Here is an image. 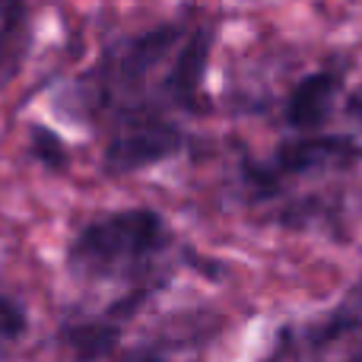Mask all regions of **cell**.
Here are the masks:
<instances>
[{"mask_svg":"<svg viewBox=\"0 0 362 362\" xmlns=\"http://www.w3.org/2000/svg\"><path fill=\"white\" fill-rule=\"evenodd\" d=\"M172 229L150 206L115 210L89 219L67 245V267L80 280H146L165 248Z\"/></svg>","mask_w":362,"mask_h":362,"instance_id":"1","label":"cell"},{"mask_svg":"<svg viewBox=\"0 0 362 362\" xmlns=\"http://www.w3.org/2000/svg\"><path fill=\"white\" fill-rule=\"evenodd\" d=\"M181 38H185L181 23H159L153 29H144L137 35L108 45L99 54V61L76 83L83 105L99 115H108L112 124L127 115L156 112L140 95L146 89V80L156 74V67H163V64L169 67Z\"/></svg>","mask_w":362,"mask_h":362,"instance_id":"2","label":"cell"},{"mask_svg":"<svg viewBox=\"0 0 362 362\" xmlns=\"http://www.w3.org/2000/svg\"><path fill=\"white\" fill-rule=\"evenodd\" d=\"M362 159V146L346 134H302V137L283 140L267 165L245 163V181L255 187L257 200L274 197L283 178L318 175V172L350 169Z\"/></svg>","mask_w":362,"mask_h":362,"instance_id":"3","label":"cell"},{"mask_svg":"<svg viewBox=\"0 0 362 362\" xmlns=\"http://www.w3.org/2000/svg\"><path fill=\"white\" fill-rule=\"evenodd\" d=\"M181 146H185V134L178 124H172L159 112H137L112 124L102 150V169L108 175H131L178 156Z\"/></svg>","mask_w":362,"mask_h":362,"instance_id":"4","label":"cell"},{"mask_svg":"<svg viewBox=\"0 0 362 362\" xmlns=\"http://www.w3.org/2000/svg\"><path fill=\"white\" fill-rule=\"evenodd\" d=\"M213 38L216 29L213 25H197V29L185 32L175 57L169 61L163 76V99L169 105L181 108V112H204V76H206V64H210V51H213Z\"/></svg>","mask_w":362,"mask_h":362,"instance_id":"5","label":"cell"},{"mask_svg":"<svg viewBox=\"0 0 362 362\" xmlns=\"http://www.w3.org/2000/svg\"><path fill=\"white\" fill-rule=\"evenodd\" d=\"M153 289L140 286L134 289L127 299L115 302L108 308V315H99V318H76L67 321L61 327V344L70 350V356L76 362H102L108 359L121 344V334H124V321L137 315V308L150 299Z\"/></svg>","mask_w":362,"mask_h":362,"instance_id":"6","label":"cell"},{"mask_svg":"<svg viewBox=\"0 0 362 362\" xmlns=\"http://www.w3.org/2000/svg\"><path fill=\"white\" fill-rule=\"evenodd\" d=\"M340 89H344V74L340 70H315V74L302 76L286 95V124L305 134H315L318 127H325Z\"/></svg>","mask_w":362,"mask_h":362,"instance_id":"7","label":"cell"},{"mask_svg":"<svg viewBox=\"0 0 362 362\" xmlns=\"http://www.w3.org/2000/svg\"><path fill=\"white\" fill-rule=\"evenodd\" d=\"M356 334H362V280L346 289V296L337 302V308L331 315L302 327L299 334H289V337L299 346H325L334 344V340L356 337Z\"/></svg>","mask_w":362,"mask_h":362,"instance_id":"8","label":"cell"},{"mask_svg":"<svg viewBox=\"0 0 362 362\" xmlns=\"http://www.w3.org/2000/svg\"><path fill=\"white\" fill-rule=\"evenodd\" d=\"M25 331H29V315H25V308L19 305L10 293L0 289V356H4Z\"/></svg>","mask_w":362,"mask_h":362,"instance_id":"9","label":"cell"},{"mask_svg":"<svg viewBox=\"0 0 362 362\" xmlns=\"http://www.w3.org/2000/svg\"><path fill=\"white\" fill-rule=\"evenodd\" d=\"M29 153L35 159H42L48 169H67V146H64V140L57 137L54 131L42 127V124H32V131H29Z\"/></svg>","mask_w":362,"mask_h":362,"instance_id":"10","label":"cell"},{"mask_svg":"<svg viewBox=\"0 0 362 362\" xmlns=\"http://www.w3.org/2000/svg\"><path fill=\"white\" fill-rule=\"evenodd\" d=\"M121 362H165V356L153 346H140V350H131Z\"/></svg>","mask_w":362,"mask_h":362,"instance_id":"11","label":"cell"},{"mask_svg":"<svg viewBox=\"0 0 362 362\" xmlns=\"http://www.w3.org/2000/svg\"><path fill=\"white\" fill-rule=\"evenodd\" d=\"M346 112H350L353 118L362 121V93H353L350 99H346Z\"/></svg>","mask_w":362,"mask_h":362,"instance_id":"12","label":"cell"}]
</instances>
